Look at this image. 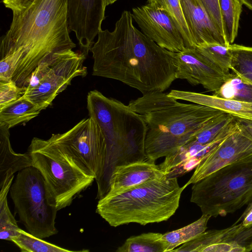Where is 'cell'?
Segmentation results:
<instances>
[{"instance_id": "1", "label": "cell", "mask_w": 252, "mask_h": 252, "mask_svg": "<svg viewBox=\"0 0 252 252\" xmlns=\"http://www.w3.org/2000/svg\"><path fill=\"white\" fill-rule=\"evenodd\" d=\"M124 10L112 32L101 30L90 51L93 75L119 81L143 94L163 92L177 79L175 52L139 31Z\"/></svg>"}, {"instance_id": "2", "label": "cell", "mask_w": 252, "mask_h": 252, "mask_svg": "<svg viewBox=\"0 0 252 252\" xmlns=\"http://www.w3.org/2000/svg\"><path fill=\"white\" fill-rule=\"evenodd\" d=\"M69 31L68 0H36L25 11L13 14L0 46V57L9 56L15 63L12 80L26 89L39 65L75 48Z\"/></svg>"}, {"instance_id": "3", "label": "cell", "mask_w": 252, "mask_h": 252, "mask_svg": "<svg viewBox=\"0 0 252 252\" xmlns=\"http://www.w3.org/2000/svg\"><path fill=\"white\" fill-rule=\"evenodd\" d=\"M145 121L146 158L157 159L173 154L212 118L222 112L207 106L180 102L163 92H153L128 104Z\"/></svg>"}, {"instance_id": "4", "label": "cell", "mask_w": 252, "mask_h": 252, "mask_svg": "<svg viewBox=\"0 0 252 252\" xmlns=\"http://www.w3.org/2000/svg\"><path fill=\"white\" fill-rule=\"evenodd\" d=\"M87 102L89 117L100 127L106 142L103 170L96 182L97 192L104 194L109 190L110 179L116 166L147 158V126L143 118L128 105L97 90L88 93Z\"/></svg>"}, {"instance_id": "5", "label": "cell", "mask_w": 252, "mask_h": 252, "mask_svg": "<svg viewBox=\"0 0 252 252\" xmlns=\"http://www.w3.org/2000/svg\"><path fill=\"white\" fill-rule=\"evenodd\" d=\"M177 177H163L123 191L107 193L99 199L96 212L109 224L145 225L167 220L179 206L181 194Z\"/></svg>"}, {"instance_id": "6", "label": "cell", "mask_w": 252, "mask_h": 252, "mask_svg": "<svg viewBox=\"0 0 252 252\" xmlns=\"http://www.w3.org/2000/svg\"><path fill=\"white\" fill-rule=\"evenodd\" d=\"M190 202L202 214L225 217L252 201V156L234 162L193 184Z\"/></svg>"}, {"instance_id": "7", "label": "cell", "mask_w": 252, "mask_h": 252, "mask_svg": "<svg viewBox=\"0 0 252 252\" xmlns=\"http://www.w3.org/2000/svg\"><path fill=\"white\" fill-rule=\"evenodd\" d=\"M28 153L32 166L42 174L58 210L69 206L95 180L86 174L51 138H33Z\"/></svg>"}, {"instance_id": "8", "label": "cell", "mask_w": 252, "mask_h": 252, "mask_svg": "<svg viewBox=\"0 0 252 252\" xmlns=\"http://www.w3.org/2000/svg\"><path fill=\"white\" fill-rule=\"evenodd\" d=\"M9 191L15 212L29 233L41 239L58 233V210L36 168L30 166L18 171Z\"/></svg>"}, {"instance_id": "9", "label": "cell", "mask_w": 252, "mask_h": 252, "mask_svg": "<svg viewBox=\"0 0 252 252\" xmlns=\"http://www.w3.org/2000/svg\"><path fill=\"white\" fill-rule=\"evenodd\" d=\"M86 54L73 50L55 54L39 65L33 72L24 96L41 110L51 105L56 97L77 76L85 77Z\"/></svg>"}, {"instance_id": "10", "label": "cell", "mask_w": 252, "mask_h": 252, "mask_svg": "<svg viewBox=\"0 0 252 252\" xmlns=\"http://www.w3.org/2000/svg\"><path fill=\"white\" fill-rule=\"evenodd\" d=\"M87 175L97 182L105 163L106 142L102 130L92 117L82 120L69 130L50 137Z\"/></svg>"}, {"instance_id": "11", "label": "cell", "mask_w": 252, "mask_h": 252, "mask_svg": "<svg viewBox=\"0 0 252 252\" xmlns=\"http://www.w3.org/2000/svg\"><path fill=\"white\" fill-rule=\"evenodd\" d=\"M132 11L141 32L158 46L175 53L186 48L178 28L167 12L148 3L134 7Z\"/></svg>"}, {"instance_id": "12", "label": "cell", "mask_w": 252, "mask_h": 252, "mask_svg": "<svg viewBox=\"0 0 252 252\" xmlns=\"http://www.w3.org/2000/svg\"><path fill=\"white\" fill-rule=\"evenodd\" d=\"M104 0H68V25L87 54L105 18Z\"/></svg>"}, {"instance_id": "13", "label": "cell", "mask_w": 252, "mask_h": 252, "mask_svg": "<svg viewBox=\"0 0 252 252\" xmlns=\"http://www.w3.org/2000/svg\"><path fill=\"white\" fill-rule=\"evenodd\" d=\"M252 156V139L239 128L199 163L186 187L234 162Z\"/></svg>"}, {"instance_id": "14", "label": "cell", "mask_w": 252, "mask_h": 252, "mask_svg": "<svg viewBox=\"0 0 252 252\" xmlns=\"http://www.w3.org/2000/svg\"><path fill=\"white\" fill-rule=\"evenodd\" d=\"M177 79L186 80L192 85H201L215 92L228 76L207 60L195 48H186L175 53Z\"/></svg>"}, {"instance_id": "15", "label": "cell", "mask_w": 252, "mask_h": 252, "mask_svg": "<svg viewBox=\"0 0 252 252\" xmlns=\"http://www.w3.org/2000/svg\"><path fill=\"white\" fill-rule=\"evenodd\" d=\"M238 129L237 124L233 120L223 132L213 141L206 144L187 142L173 154L166 157L159 166L169 177H177L182 175L195 168L207 155Z\"/></svg>"}, {"instance_id": "16", "label": "cell", "mask_w": 252, "mask_h": 252, "mask_svg": "<svg viewBox=\"0 0 252 252\" xmlns=\"http://www.w3.org/2000/svg\"><path fill=\"white\" fill-rule=\"evenodd\" d=\"M166 175L159 165L147 158L127 162L115 168L107 193L123 191Z\"/></svg>"}, {"instance_id": "17", "label": "cell", "mask_w": 252, "mask_h": 252, "mask_svg": "<svg viewBox=\"0 0 252 252\" xmlns=\"http://www.w3.org/2000/svg\"><path fill=\"white\" fill-rule=\"evenodd\" d=\"M195 47L207 43L229 44L212 22L199 0H180Z\"/></svg>"}, {"instance_id": "18", "label": "cell", "mask_w": 252, "mask_h": 252, "mask_svg": "<svg viewBox=\"0 0 252 252\" xmlns=\"http://www.w3.org/2000/svg\"><path fill=\"white\" fill-rule=\"evenodd\" d=\"M167 94L177 100L207 106L236 117L252 120V103L181 90H172Z\"/></svg>"}, {"instance_id": "19", "label": "cell", "mask_w": 252, "mask_h": 252, "mask_svg": "<svg viewBox=\"0 0 252 252\" xmlns=\"http://www.w3.org/2000/svg\"><path fill=\"white\" fill-rule=\"evenodd\" d=\"M9 129L0 126V186L14 174L32 166L29 154H17L13 150L9 140Z\"/></svg>"}, {"instance_id": "20", "label": "cell", "mask_w": 252, "mask_h": 252, "mask_svg": "<svg viewBox=\"0 0 252 252\" xmlns=\"http://www.w3.org/2000/svg\"><path fill=\"white\" fill-rule=\"evenodd\" d=\"M244 226L240 222L220 230L205 231L194 239L179 246L172 252H204L207 247L214 244L231 242Z\"/></svg>"}, {"instance_id": "21", "label": "cell", "mask_w": 252, "mask_h": 252, "mask_svg": "<svg viewBox=\"0 0 252 252\" xmlns=\"http://www.w3.org/2000/svg\"><path fill=\"white\" fill-rule=\"evenodd\" d=\"M41 109L24 95L0 109V126L8 129L37 116Z\"/></svg>"}, {"instance_id": "22", "label": "cell", "mask_w": 252, "mask_h": 252, "mask_svg": "<svg viewBox=\"0 0 252 252\" xmlns=\"http://www.w3.org/2000/svg\"><path fill=\"white\" fill-rule=\"evenodd\" d=\"M212 217L202 214L201 217L193 222L178 229L162 234V239L166 246V252H172L178 246L186 243L205 232L207 223Z\"/></svg>"}, {"instance_id": "23", "label": "cell", "mask_w": 252, "mask_h": 252, "mask_svg": "<svg viewBox=\"0 0 252 252\" xmlns=\"http://www.w3.org/2000/svg\"><path fill=\"white\" fill-rule=\"evenodd\" d=\"M162 234L157 232L142 233L130 236L116 250L117 252H166Z\"/></svg>"}, {"instance_id": "24", "label": "cell", "mask_w": 252, "mask_h": 252, "mask_svg": "<svg viewBox=\"0 0 252 252\" xmlns=\"http://www.w3.org/2000/svg\"><path fill=\"white\" fill-rule=\"evenodd\" d=\"M213 95L252 103V84L232 72Z\"/></svg>"}, {"instance_id": "25", "label": "cell", "mask_w": 252, "mask_h": 252, "mask_svg": "<svg viewBox=\"0 0 252 252\" xmlns=\"http://www.w3.org/2000/svg\"><path fill=\"white\" fill-rule=\"evenodd\" d=\"M225 38L233 44L238 34L242 3L240 0H219Z\"/></svg>"}, {"instance_id": "26", "label": "cell", "mask_w": 252, "mask_h": 252, "mask_svg": "<svg viewBox=\"0 0 252 252\" xmlns=\"http://www.w3.org/2000/svg\"><path fill=\"white\" fill-rule=\"evenodd\" d=\"M148 3L167 12L178 28L186 48H195V44L185 19L180 0H148Z\"/></svg>"}, {"instance_id": "27", "label": "cell", "mask_w": 252, "mask_h": 252, "mask_svg": "<svg viewBox=\"0 0 252 252\" xmlns=\"http://www.w3.org/2000/svg\"><path fill=\"white\" fill-rule=\"evenodd\" d=\"M13 178L6 180L0 186V238L7 241H11L18 234L20 228L9 209L7 199Z\"/></svg>"}, {"instance_id": "28", "label": "cell", "mask_w": 252, "mask_h": 252, "mask_svg": "<svg viewBox=\"0 0 252 252\" xmlns=\"http://www.w3.org/2000/svg\"><path fill=\"white\" fill-rule=\"evenodd\" d=\"M11 241L16 245L22 252H80L89 250L71 251L45 241L19 228L18 234Z\"/></svg>"}, {"instance_id": "29", "label": "cell", "mask_w": 252, "mask_h": 252, "mask_svg": "<svg viewBox=\"0 0 252 252\" xmlns=\"http://www.w3.org/2000/svg\"><path fill=\"white\" fill-rule=\"evenodd\" d=\"M234 119V116L225 113L213 117L188 142L206 144L213 141L223 132Z\"/></svg>"}, {"instance_id": "30", "label": "cell", "mask_w": 252, "mask_h": 252, "mask_svg": "<svg viewBox=\"0 0 252 252\" xmlns=\"http://www.w3.org/2000/svg\"><path fill=\"white\" fill-rule=\"evenodd\" d=\"M195 49L207 60L226 74H229L232 59L231 44L207 43L196 46Z\"/></svg>"}, {"instance_id": "31", "label": "cell", "mask_w": 252, "mask_h": 252, "mask_svg": "<svg viewBox=\"0 0 252 252\" xmlns=\"http://www.w3.org/2000/svg\"><path fill=\"white\" fill-rule=\"evenodd\" d=\"M230 70L252 84V47L231 44Z\"/></svg>"}, {"instance_id": "32", "label": "cell", "mask_w": 252, "mask_h": 252, "mask_svg": "<svg viewBox=\"0 0 252 252\" xmlns=\"http://www.w3.org/2000/svg\"><path fill=\"white\" fill-rule=\"evenodd\" d=\"M26 90L18 86L13 80L0 81V109L20 99Z\"/></svg>"}, {"instance_id": "33", "label": "cell", "mask_w": 252, "mask_h": 252, "mask_svg": "<svg viewBox=\"0 0 252 252\" xmlns=\"http://www.w3.org/2000/svg\"><path fill=\"white\" fill-rule=\"evenodd\" d=\"M199 1L220 32L224 36L219 0H199Z\"/></svg>"}, {"instance_id": "34", "label": "cell", "mask_w": 252, "mask_h": 252, "mask_svg": "<svg viewBox=\"0 0 252 252\" xmlns=\"http://www.w3.org/2000/svg\"><path fill=\"white\" fill-rule=\"evenodd\" d=\"M36 0H2L5 7L10 9L13 14L23 12L30 8Z\"/></svg>"}, {"instance_id": "35", "label": "cell", "mask_w": 252, "mask_h": 252, "mask_svg": "<svg viewBox=\"0 0 252 252\" xmlns=\"http://www.w3.org/2000/svg\"><path fill=\"white\" fill-rule=\"evenodd\" d=\"M235 117L239 129L252 139V120Z\"/></svg>"}, {"instance_id": "36", "label": "cell", "mask_w": 252, "mask_h": 252, "mask_svg": "<svg viewBox=\"0 0 252 252\" xmlns=\"http://www.w3.org/2000/svg\"><path fill=\"white\" fill-rule=\"evenodd\" d=\"M241 223L245 227H248L252 224V208L246 215Z\"/></svg>"}, {"instance_id": "37", "label": "cell", "mask_w": 252, "mask_h": 252, "mask_svg": "<svg viewBox=\"0 0 252 252\" xmlns=\"http://www.w3.org/2000/svg\"><path fill=\"white\" fill-rule=\"evenodd\" d=\"M252 208V201L250 202L248 205L247 206L244 211L243 213L242 214V215L240 216V217L238 219V220L235 222V223L237 224L239 223H240L243 218L245 217L246 215L249 212V211Z\"/></svg>"}, {"instance_id": "38", "label": "cell", "mask_w": 252, "mask_h": 252, "mask_svg": "<svg viewBox=\"0 0 252 252\" xmlns=\"http://www.w3.org/2000/svg\"><path fill=\"white\" fill-rule=\"evenodd\" d=\"M243 4H244L249 9L252 11V0H240Z\"/></svg>"}, {"instance_id": "39", "label": "cell", "mask_w": 252, "mask_h": 252, "mask_svg": "<svg viewBox=\"0 0 252 252\" xmlns=\"http://www.w3.org/2000/svg\"><path fill=\"white\" fill-rule=\"evenodd\" d=\"M117 0H104V4L105 5L107 6L108 5L110 4H112L113 3H114L115 1H116Z\"/></svg>"}]
</instances>
